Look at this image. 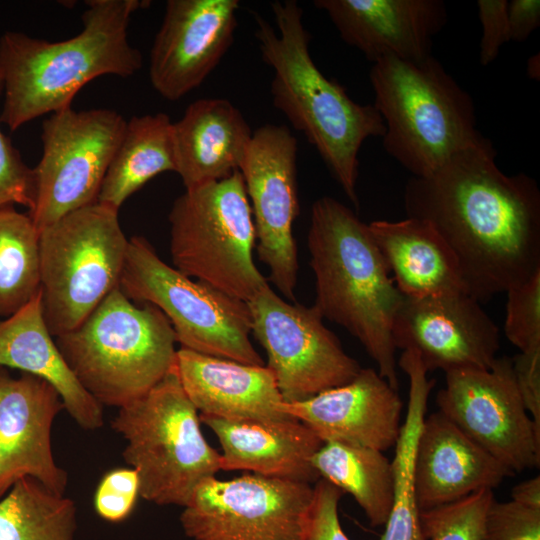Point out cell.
<instances>
[{
	"instance_id": "1",
	"label": "cell",
	"mask_w": 540,
	"mask_h": 540,
	"mask_svg": "<svg viewBox=\"0 0 540 540\" xmlns=\"http://www.w3.org/2000/svg\"><path fill=\"white\" fill-rule=\"evenodd\" d=\"M485 138L404 191L407 217L431 224L454 253L468 295L489 300L540 272V190L499 169Z\"/></svg>"
},
{
	"instance_id": "2",
	"label": "cell",
	"mask_w": 540,
	"mask_h": 540,
	"mask_svg": "<svg viewBox=\"0 0 540 540\" xmlns=\"http://www.w3.org/2000/svg\"><path fill=\"white\" fill-rule=\"evenodd\" d=\"M82 30L57 42L8 31L0 37L4 102L0 122L11 131L71 106L76 94L104 75L127 78L142 67L128 40L132 15L142 0H88Z\"/></svg>"
},
{
	"instance_id": "3",
	"label": "cell",
	"mask_w": 540,
	"mask_h": 540,
	"mask_svg": "<svg viewBox=\"0 0 540 540\" xmlns=\"http://www.w3.org/2000/svg\"><path fill=\"white\" fill-rule=\"evenodd\" d=\"M271 8L277 30L259 14L253 16L262 59L273 70V105L316 148L358 210V154L367 138L384 135V121L373 105L352 100L342 85L315 65L298 3L274 1Z\"/></svg>"
},
{
	"instance_id": "4",
	"label": "cell",
	"mask_w": 540,
	"mask_h": 540,
	"mask_svg": "<svg viewBox=\"0 0 540 540\" xmlns=\"http://www.w3.org/2000/svg\"><path fill=\"white\" fill-rule=\"evenodd\" d=\"M307 247L315 276L313 305L358 339L380 376L398 391L392 325L404 295L368 224L338 200L321 197L312 205Z\"/></svg>"
},
{
	"instance_id": "5",
	"label": "cell",
	"mask_w": 540,
	"mask_h": 540,
	"mask_svg": "<svg viewBox=\"0 0 540 540\" xmlns=\"http://www.w3.org/2000/svg\"><path fill=\"white\" fill-rule=\"evenodd\" d=\"M369 79L385 124L383 147L413 177L431 175L485 139L472 97L432 55L420 62L380 58Z\"/></svg>"
},
{
	"instance_id": "6",
	"label": "cell",
	"mask_w": 540,
	"mask_h": 540,
	"mask_svg": "<svg viewBox=\"0 0 540 540\" xmlns=\"http://www.w3.org/2000/svg\"><path fill=\"white\" fill-rule=\"evenodd\" d=\"M83 388L121 408L147 394L173 368L176 336L154 305L136 306L114 289L75 329L55 337Z\"/></svg>"
},
{
	"instance_id": "7",
	"label": "cell",
	"mask_w": 540,
	"mask_h": 540,
	"mask_svg": "<svg viewBox=\"0 0 540 540\" xmlns=\"http://www.w3.org/2000/svg\"><path fill=\"white\" fill-rule=\"evenodd\" d=\"M176 366L141 398L119 408L112 428L126 440L123 458L139 476L140 497L185 507L196 488L221 470Z\"/></svg>"
},
{
	"instance_id": "8",
	"label": "cell",
	"mask_w": 540,
	"mask_h": 540,
	"mask_svg": "<svg viewBox=\"0 0 540 540\" xmlns=\"http://www.w3.org/2000/svg\"><path fill=\"white\" fill-rule=\"evenodd\" d=\"M168 220L172 263L182 274L244 302L268 284L254 263L255 227L239 171L185 189Z\"/></svg>"
},
{
	"instance_id": "9",
	"label": "cell",
	"mask_w": 540,
	"mask_h": 540,
	"mask_svg": "<svg viewBox=\"0 0 540 540\" xmlns=\"http://www.w3.org/2000/svg\"><path fill=\"white\" fill-rule=\"evenodd\" d=\"M129 239L98 202L40 231L41 301L53 337L79 326L120 285Z\"/></svg>"
},
{
	"instance_id": "10",
	"label": "cell",
	"mask_w": 540,
	"mask_h": 540,
	"mask_svg": "<svg viewBox=\"0 0 540 540\" xmlns=\"http://www.w3.org/2000/svg\"><path fill=\"white\" fill-rule=\"evenodd\" d=\"M119 288L131 301L156 306L170 321L181 348L265 365L250 338L247 303L169 266L144 237L128 241Z\"/></svg>"
},
{
	"instance_id": "11",
	"label": "cell",
	"mask_w": 540,
	"mask_h": 540,
	"mask_svg": "<svg viewBox=\"0 0 540 540\" xmlns=\"http://www.w3.org/2000/svg\"><path fill=\"white\" fill-rule=\"evenodd\" d=\"M126 120L106 108L50 114L42 124V155L32 168L28 215L39 232L61 217L97 202Z\"/></svg>"
},
{
	"instance_id": "12",
	"label": "cell",
	"mask_w": 540,
	"mask_h": 540,
	"mask_svg": "<svg viewBox=\"0 0 540 540\" xmlns=\"http://www.w3.org/2000/svg\"><path fill=\"white\" fill-rule=\"evenodd\" d=\"M247 303L251 334L264 348L284 402L344 385L361 370L313 305L281 298L269 284Z\"/></svg>"
},
{
	"instance_id": "13",
	"label": "cell",
	"mask_w": 540,
	"mask_h": 540,
	"mask_svg": "<svg viewBox=\"0 0 540 540\" xmlns=\"http://www.w3.org/2000/svg\"><path fill=\"white\" fill-rule=\"evenodd\" d=\"M313 498L309 483L245 474L203 481L180 523L192 540H303Z\"/></svg>"
},
{
	"instance_id": "14",
	"label": "cell",
	"mask_w": 540,
	"mask_h": 540,
	"mask_svg": "<svg viewBox=\"0 0 540 540\" xmlns=\"http://www.w3.org/2000/svg\"><path fill=\"white\" fill-rule=\"evenodd\" d=\"M436 403L438 411L513 473L539 467L540 434L524 407L511 357H497L489 369L446 371Z\"/></svg>"
},
{
	"instance_id": "15",
	"label": "cell",
	"mask_w": 540,
	"mask_h": 540,
	"mask_svg": "<svg viewBox=\"0 0 540 540\" xmlns=\"http://www.w3.org/2000/svg\"><path fill=\"white\" fill-rule=\"evenodd\" d=\"M297 140L284 125L265 124L252 133L239 167L249 199L257 254L268 280L294 302L298 252L293 226L299 214Z\"/></svg>"
},
{
	"instance_id": "16",
	"label": "cell",
	"mask_w": 540,
	"mask_h": 540,
	"mask_svg": "<svg viewBox=\"0 0 540 540\" xmlns=\"http://www.w3.org/2000/svg\"><path fill=\"white\" fill-rule=\"evenodd\" d=\"M392 338L396 349L416 352L427 372L489 369L500 348L498 326L466 293L404 296Z\"/></svg>"
},
{
	"instance_id": "17",
	"label": "cell",
	"mask_w": 540,
	"mask_h": 540,
	"mask_svg": "<svg viewBox=\"0 0 540 540\" xmlns=\"http://www.w3.org/2000/svg\"><path fill=\"white\" fill-rule=\"evenodd\" d=\"M237 0H168L155 35L149 79L163 98L177 101L199 87L231 47Z\"/></svg>"
},
{
	"instance_id": "18",
	"label": "cell",
	"mask_w": 540,
	"mask_h": 540,
	"mask_svg": "<svg viewBox=\"0 0 540 540\" xmlns=\"http://www.w3.org/2000/svg\"><path fill=\"white\" fill-rule=\"evenodd\" d=\"M63 409L46 380L23 372L15 378L0 366V499L25 477L64 495L68 474L57 465L51 444L53 422Z\"/></svg>"
},
{
	"instance_id": "19",
	"label": "cell",
	"mask_w": 540,
	"mask_h": 540,
	"mask_svg": "<svg viewBox=\"0 0 540 540\" xmlns=\"http://www.w3.org/2000/svg\"><path fill=\"white\" fill-rule=\"evenodd\" d=\"M403 402L398 391L373 368H361L348 383L297 402L281 411L305 424L319 439L379 451L394 447Z\"/></svg>"
},
{
	"instance_id": "20",
	"label": "cell",
	"mask_w": 540,
	"mask_h": 540,
	"mask_svg": "<svg viewBox=\"0 0 540 540\" xmlns=\"http://www.w3.org/2000/svg\"><path fill=\"white\" fill-rule=\"evenodd\" d=\"M314 6L372 63L383 57L425 60L448 21L442 0H315Z\"/></svg>"
},
{
	"instance_id": "21",
	"label": "cell",
	"mask_w": 540,
	"mask_h": 540,
	"mask_svg": "<svg viewBox=\"0 0 540 540\" xmlns=\"http://www.w3.org/2000/svg\"><path fill=\"white\" fill-rule=\"evenodd\" d=\"M514 473L470 439L440 411L425 416L414 458V492L420 511L497 487Z\"/></svg>"
},
{
	"instance_id": "22",
	"label": "cell",
	"mask_w": 540,
	"mask_h": 540,
	"mask_svg": "<svg viewBox=\"0 0 540 540\" xmlns=\"http://www.w3.org/2000/svg\"><path fill=\"white\" fill-rule=\"evenodd\" d=\"M176 371L181 386L200 415L229 420L280 421L284 402L266 366L201 354L180 348Z\"/></svg>"
},
{
	"instance_id": "23",
	"label": "cell",
	"mask_w": 540,
	"mask_h": 540,
	"mask_svg": "<svg viewBox=\"0 0 540 540\" xmlns=\"http://www.w3.org/2000/svg\"><path fill=\"white\" fill-rule=\"evenodd\" d=\"M199 416L221 445V470H246L309 484L320 478L312 458L323 442L299 420H229Z\"/></svg>"
},
{
	"instance_id": "24",
	"label": "cell",
	"mask_w": 540,
	"mask_h": 540,
	"mask_svg": "<svg viewBox=\"0 0 540 540\" xmlns=\"http://www.w3.org/2000/svg\"><path fill=\"white\" fill-rule=\"evenodd\" d=\"M252 131L240 110L223 98L192 102L172 123L175 173L190 189L227 178L245 157Z\"/></svg>"
},
{
	"instance_id": "25",
	"label": "cell",
	"mask_w": 540,
	"mask_h": 540,
	"mask_svg": "<svg viewBox=\"0 0 540 540\" xmlns=\"http://www.w3.org/2000/svg\"><path fill=\"white\" fill-rule=\"evenodd\" d=\"M0 366L50 383L81 428L96 430L103 425L102 405L80 384L46 325L41 289L24 307L0 321Z\"/></svg>"
},
{
	"instance_id": "26",
	"label": "cell",
	"mask_w": 540,
	"mask_h": 540,
	"mask_svg": "<svg viewBox=\"0 0 540 540\" xmlns=\"http://www.w3.org/2000/svg\"><path fill=\"white\" fill-rule=\"evenodd\" d=\"M368 227L402 295L468 294L454 253L431 224L407 217Z\"/></svg>"
},
{
	"instance_id": "27",
	"label": "cell",
	"mask_w": 540,
	"mask_h": 540,
	"mask_svg": "<svg viewBox=\"0 0 540 540\" xmlns=\"http://www.w3.org/2000/svg\"><path fill=\"white\" fill-rule=\"evenodd\" d=\"M175 172L172 122L165 113L133 116L103 179L97 202L116 210L155 176Z\"/></svg>"
},
{
	"instance_id": "28",
	"label": "cell",
	"mask_w": 540,
	"mask_h": 540,
	"mask_svg": "<svg viewBox=\"0 0 540 540\" xmlns=\"http://www.w3.org/2000/svg\"><path fill=\"white\" fill-rule=\"evenodd\" d=\"M398 364L409 379L408 409L394 446L393 503L379 540H426L414 492L413 468L417 439L435 380L427 378V371L414 351H403Z\"/></svg>"
},
{
	"instance_id": "29",
	"label": "cell",
	"mask_w": 540,
	"mask_h": 540,
	"mask_svg": "<svg viewBox=\"0 0 540 540\" xmlns=\"http://www.w3.org/2000/svg\"><path fill=\"white\" fill-rule=\"evenodd\" d=\"M312 465L320 478L353 496L372 526L386 523L393 503L394 472L382 451L329 441L314 454Z\"/></svg>"
},
{
	"instance_id": "30",
	"label": "cell",
	"mask_w": 540,
	"mask_h": 540,
	"mask_svg": "<svg viewBox=\"0 0 540 540\" xmlns=\"http://www.w3.org/2000/svg\"><path fill=\"white\" fill-rule=\"evenodd\" d=\"M75 502L31 477L18 480L0 499V540H74Z\"/></svg>"
},
{
	"instance_id": "31",
	"label": "cell",
	"mask_w": 540,
	"mask_h": 540,
	"mask_svg": "<svg viewBox=\"0 0 540 540\" xmlns=\"http://www.w3.org/2000/svg\"><path fill=\"white\" fill-rule=\"evenodd\" d=\"M40 232L28 214L0 208V316L24 307L41 289Z\"/></svg>"
},
{
	"instance_id": "32",
	"label": "cell",
	"mask_w": 540,
	"mask_h": 540,
	"mask_svg": "<svg viewBox=\"0 0 540 540\" xmlns=\"http://www.w3.org/2000/svg\"><path fill=\"white\" fill-rule=\"evenodd\" d=\"M494 499L482 489L452 503L420 512L426 540H483L486 512Z\"/></svg>"
},
{
	"instance_id": "33",
	"label": "cell",
	"mask_w": 540,
	"mask_h": 540,
	"mask_svg": "<svg viewBox=\"0 0 540 540\" xmlns=\"http://www.w3.org/2000/svg\"><path fill=\"white\" fill-rule=\"evenodd\" d=\"M506 293L507 339L520 352L540 349V272Z\"/></svg>"
},
{
	"instance_id": "34",
	"label": "cell",
	"mask_w": 540,
	"mask_h": 540,
	"mask_svg": "<svg viewBox=\"0 0 540 540\" xmlns=\"http://www.w3.org/2000/svg\"><path fill=\"white\" fill-rule=\"evenodd\" d=\"M140 496L139 476L135 469L115 468L99 481L93 497L97 515L108 522L126 520L133 512Z\"/></svg>"
},
{
	"instance_id": "35",
	"label": "cell",
	"mask_w": 540,
	"mask_h": 540,
	"mask_svg": "<svg viewBox=\"0 0 540 540\" xmlns=\"http://www.w3.org/2000/svg\"><path fill=\"white\" fill-rule=\"evenodd\" d=\"M483 540H540V509L494 498L486 512Z\"/></svg>"
},
{
	"instance_id": "36",
	"label": "cell",
	"mask_w": 540,
	"mask_h": 540,
	"mask_svg": "<svg viewBox=\"0 0 540 540\" xmlns=\"http://www.w3.org/2000/svg\"><path fill=\"white\" fill-rule=\"evenodd\" d=\"M2 93L0 76V96ZM31 203L32 168L0 128V208L19 204L29 209Z\"/></svg>"
},
{
	"instance_id": "37",
	"label": "cell",
	"mask_w": 540,
	"mask_h": 540,
	"mask_svg": "<svg viewBox=\"0 0 540 540\" xmlns=\"http://www.w3.org/2000/svg\"><path fill=\"white\" fill-rule=\"evenodd\" d=\"M343 494L340 488L323 478L315 482L303 540H350L340 524L338 514Z\"/></svg>"
},
{
	"instance_id": "38",
	"label": "cell",
	"mask_w": 540,
	"mask_h": 540,
	"mask_svg": "<svg viewBox=\"0 0 540 540\" xmlns=\"http://www.w3.org/2000/svg\"><path fill=\"white\" fill-rule=\"evenodd\" d=\"M506 0H478V15L482 25L479 62L486 66L499 54L509 39Z\"/></svg>"
},
{
	"instance_id": "39",
	"label": "cell",
	"mask_w": 540,
	"mask_h": 540,
	"mask_svg": "<svg viewBox=\"0 0 540 540\" xmlns=\"http://www.w3.org/2000/svg\"><path fill=\"white\" fill-rule=\"evenodd\" d=\"M512 367L524 407L540 434V349L515 355Z\"/></svg>"
},
{
	"instance_id": "40",
	"label": "cell",
	"mask_w": 540,
	"mask_h": 540,
	"mask_svg": "<svg viewBox=\"0 0 540 540\" xmlns=\"http://www.w3.org/2000/svg\"><path fill=\"white\" fill-rule=\"evenodd\" d=\"M507 20L510 41H525L540 26V1H509L507 5Z\"/></svg>"
},
{
	"instance_id": "41",
	"label": "cell",
	"mask_w": 540,
	"mask_h": 540,
	"mask_svg": "<svg viewBox=\"0 0 540 540\" xmlns=\"http://www.w3.org/2000/svg\"><path fill=\"white\" fill-rule=\"evenodd\" d=\"M512 500L529 507L540 509V477L524 480L511 490Z\"/></svg>"
},
{
	"instance_id": "42",
	"label": "cell",
	"mask_w": 540,
	"mask_h": 540,
	"mask_svg": "<svg viewBox=\"0 0 540 540\" xmlns=\"http://www.w3.org/2000/svg\"><path fill=\"white\" fill-rule=\"evenodd\" d=\"M539 53L531 56L527 61V74L528 77L534 80L540 78V57Z\"/></svg>"
}]
</instances>
